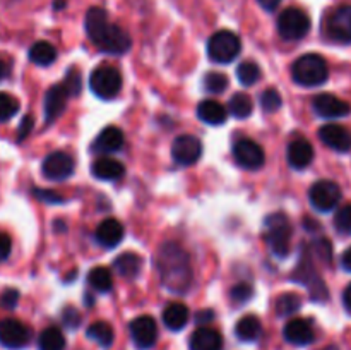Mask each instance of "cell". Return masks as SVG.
<instances>
[{
  "label": "cell",
  "mask_w": 351,
  "mask_h": 350,
  "mask_svg": "<svg viewBox=\"0 0 351 350\" xmlns=\"http://www.w3.org/2000/svg\"><path fill=\"white\" fill-rule=\"evenodd\" d=\"M156 270L165 287L173 294H185L192 285L191 257L182 246L167 242L158 249Z\"/></svg>",
  "instance_id": "1"
},
{
  "label": "cell",
  "mask_w": 351,
  "mask_h": 350,
  "mask_svg": "<svg viewBox=\"0 0 351 350\" xmlns=\"http://www.w3.org/2000/svg\"><path fill=\"white\" fill-rule=\"evenodd\" d=\"M84 27L89 40L106 54L122 55L129 51L130 45H132L129 33L117 24L110 23L108 14L101 7H91L86 12Z\"/></svg>",
  "instance_id": "2"
},
{
  "label": "cell",
  "mask_w": 351,
  "mask_h": 350,
  "mask_svg": "<svg viewBox=\"0 0 351 350\" xmlns=\"http://www.w3.org/2000/svg\"><path fill=\"white\" fill-rule=\"evenodd\" d=\"M293 229L285 213H273L264 222V240L271 253L278 257H287L291 250Z\"/></svg>",
  "instance_id": "3"
},
{
  "label": "cell",
  "mask_w": 351,
  "mask_h": 350,
  "mask_svg": "<svg viewBox=\"0 0 351 350\" xmlns=\"http://www.w3.org/2000/svg\"><path fill=\"white\" fill-rule=\"evenodd\" d=\"M291 75L297 84L305 88H315L328 81L329 67L324 57L317 54H307L297 58L291 67Z\"/></svg>",
  "instance_id": "4"
},
{
  "label": "cell",
  "mask_w": 351,
  "mask_h": 350,
  "mask_svg": "<svg viewBox=\"0 0 351 350\" xmlns=\"http://www.w3.org/2000/svg\"><path fill=\"white\" fill-rule=\"evenodd\" d=\"M242 41L233 31L221 30L213 34L208 41V55L215 64H230L239 57Z\"/></svg>",
  "instance_id": "5"
},
{
  "label": "cell",
  "mask_w": 351,
  "mask_h": 350,
  "mask_svg": "<svg viewBox=\"0 0 351 350\" xmlns=\"http://www.w3.org/2000/svg\"><path fill=\"white\" fill-rule=\"evenodd\" d=\"M89 88L98 98L110 100L115 98L122 89V74L117 67L103 64L91 72L89 78Z\"/></svg>",
  "instance_id": "6"
},
{
  "label": "cell",
  "mask_w": 351,
  "mask_h": 350,
  "mask_svg": "<svg viewBox=\"0 0 351 350\" xmlns=\"http://www.w3.org/2000/svg\"><path fill=\"white\" fill-rule=\"evenodd\" d=\"M311 31V17L298 7H288L278 17V33L283 40L297 41Z\"/></svg>",
  "instance_id": "7"
},
{
  "label": "cell",
  "mask_w": 351,
  "mask_h": 350,
  "mask_svg": "<svg viewBox=\"0 0 351 350\" xmlns=\"http://www.w3.org/2000/svg\"><path fill=\"white\" fill-rule=\"evenodd\" d=\"M29 326L24 325L23 321L14 318H7L0 321V345L9 350H21L29 345L31 342Z\"/></svg>",
  "instance_id": "8"
},
{
  "label": "cell",
  "mask_w": 351,
  "mask_h": 350,
  "mask_svg": "<svg viewBox=\"0 0 351 350\" xmlns=\"http://www.w3.org/2000/svg\"><path fill=\"white\" fill-rule=\"evenodd\" d=\"M341 189L332 180H317L315 184H312L311 191H308L311 205L322 213L335 209L341 201Z\"/></svg>",
  "instance_id": "9"
},
{
  "label": "cell",
  "mask_w": 351,
  "mask_h": 350,
  "mask_svg": "<svg viewBox=\"0 0 351 350\" xmlns=\"http://www.w3.org/2000/svg\"><path fill=\"white\" fill-rule=\"evenodd\" d=\"M326 33L336 43H351V5H341L329 14Z\"/></svg>",
  "instance_id": "10"
},
{
  "label": "cell",
  "mask_w": 351,
  "mask_h": 350,
  "mask_svg": "<svg viewBox=\"0 0 351 350\" xmlns=\"http://www.w3.org/2000/svg\"><path fill=\"white\" fill-rule=\"evenodd\" d=\"M233 158L245 170H259L266 161V153L256 141L243 137L233 146Z\"/></svg>",
  "instance_id": "11"
},
{
  "label": "cell",
  "mask_w": 351,
  "mask_h": 350,
  "mask_svg": "<svg viewBox=\"0 0 351 350\" xmlns=\"http://www.w3.org/2000/svg\"><path fill=\"white\" fill-rule=\"evenodd\" d=\"M75 170L74 158L65 151H53L41 163V174L48 180H65Z\"/></svg>",
  "instance_id": "12"
},
{
  "label": "cell",
  "mask_w": 351,
  "mask_h": 350,
  "mask_svg": "<svg viewBox=\"0 0 351 350\" xmlns=\"http://www.w3.org/2000/svg\"><path fill=\"white\" fill-rule=\"evenodd\" d=\"M202 154V143L199 137L191 136V134H182L171 144V158H173L175 163L189 165L197 163V160Z\"/></svg>",
  "instance_id": "13"
},
{
  "label": "cell",
  "mask_w": 351,
  "mask_h": 350,
  "mask_svg": "<svg viewBox=\"0 0 351 350\" xmlns=\"http://www.w3.org/2000/svg\"><path fill=\"white\" fill-rule=\"evenodd\" d=\"M130 338L139 350H147L156 343L158 325L151 316H139L129 326Z\"/></svg>",
  "instance_id": "14"
},
{
  "label": "cell",
  "mask_w": 351,
  "mask_h": 350,
  "mask_svg": "<svg viewBox=\"0 0 351 350\" xmlns=\"http://www.w3.org/2000/svg\"><path fill=\"white\" fill-rule=\"evenodd\" d=\"M293 280L300 281V283H304L305 287L308 288L312 301H326V299L329 297V292L328 288H326L324 281H322V278L315 273V270L312 268L307 256H305V259L302 261V263L298 264L297 270H295Z\"/></svg>",
  "instance_id": "15"
},
{
  "label": "cell",
  "mask_w": 351,
  "mask_h": 350,
  "mask_svg": "<svg viewBox=\"0 0 351 350\" xmlns=\"http://www.w3.org/2000/svg\"><path fill=\"white\" fill-rule=\"evenodd\" d=\"M314 112L322 119H341L351 113V105L345 100L338 98V96L331 95V93H321L312 102Z\"/></svg>",
  "instance_id": "16"
},
{
  "label": "cell",
  "mask_w": 351,
  "mask_h": 350,
  "mask_svg": "<svg viewBox=\"0 0 351 350\" xmlns=\"http://www.w3.org/2000/svg\"><path fill=\"white\" fill-rule=\"evenodd\" d=\"M283 338L288 343L297 347L311 345L315 338L314 326L308 319L305 318H293L285 325L283 328Z\"/></svg>",
  "instance_id": "17"
},
{
  "label": "cell",
  "mask_w": 351,
  "mask_h": 350,
  "mask_svg": "<svg viewBox=\"0 0 351 350\" xmlns=\"http://www.w3.org/2000/svg\"><path fill=\"white\" fill-rule=\"evenodd\" d=\"M319 139L331 150L339 153H348L351 150V134L346 127L339 124H326L319 129Z\"/></svg>",
  "instance_id": "18"
},
{
  "label": "cell",
  "mask_w": 351,
  "mask_h": 350,
  "mask_svg": "<svg viewBox=\"0 0 351 350\" xmlns=\"http://www.w3.org/2000/svg\"><path fill=\"white\" fill-rule=\"evenodd\" d=\"M287 158L291 167L297 170H304L314 161V146L305 137H297L288 144Z\"/></svg>",
  "instance_id": "19"
},
{
  "label": "cell",
  "mask_w": 351,
  "mask_h": 350,
  "mask_svg": "<svg viewBox=\"0 0 351 350\" xmlns=\"http://www.w3.org/2000/svg\"><path fill=\"white\" fill-rule=\"evenodd\" d=\"M69 93L65 91L64 84H55L45 95V120L47 124L55 122L64 113L67 106Z\"/></svg>",
  "instance_id": "20"
},
{
  "label": "cell",
  "mask_w": 351,
  "mask_h": 350,
  "mask_svg": "<svg viewBox=\"0 0 351 350\" xmlns=\"http://www.w3.org/2000/svg\"><path fill=\"white\" fill-rule=\"evenodd\" d=\"M95 239L99 246L106 249H113L119 246L123 239V225L115 218L103 220L95 232Z\"/></svg>",
  "instance_id": "21"
},
{
  "label": "cell",
  "mask_w": 351,
  "mask_h": 350,
  "mask_svg": "<svg viewBox=\"0 0 351 350\" xmlns=\"http://www.w3.org/2000/svg\"><path fill=\"white\" fill-rule=\"evenodd\" d=\"M123 132L117 126H108L98 134V137L93 143V151L98 154L117 153L123 146Z\"/></svg>",
  "instance_id": "22"
},
{
  "label": "cell",
  "mask_w": 351,
  "mask_h": 350,
  "mask_svg": "<svg viewBox=\"0 0 351 350\" xmlns=\"http://www.w3.org/2000/svg\"><path fill=\"white\" fill-rule=\"evenodd\" d=\"M189 347H191V350H221L223 336L218 329L201 326L192 333Z\"/></svg>",
  "instance_id": "23"
},
{
  "label": "cell",
  "mask_w": 351,
  "mask_h": 350,
  "mask_svg": "<svg viewBox=\"0 0 351 350\" xmlns=\"http://www.w3.org/2000/svg\"><path fill=\"white\" fill-rule=\"evenodd\" d=\"M197 117L209 126H223L228 119V110L216 100H204L197 105Z\"/></svg>",
  "instance_id": "24"
},
{
  "label": "cell",
  "mask_w": 351,
  "mask_h": 350,
  "mask_svg": "<svg viewBox=\"0 0 351 350\" xmlns=\"http://www.w3.org/2000/svg\"><path fill=\"white\" fill-rule=\"evenodd\" d=\"M91 172L99 180H119L125 174V167L115 158L101 156L93 163Z\"/></svg>",
  "instance_id": "25"
},
{
  "label": "cell",
  "mask_w": 351,
  "mask_h": 350,
  "mask_svg": "<svg viewBox=\"0 0 351 350\" xmlns=\"http://www.w3.org/2000/svg\"><path fill=\"white\" fill-rule=\"evenodd\" d=\"M189 307L182 302H171L163 309V323L171 331H180L189 323Z\"/></svg>",
  "instance_id": "26"
},
{
  "label": "cell",
  "mask_w": 351,
  "mask_h": 350,
  "mask_svg": "<svg viewBox=\"0 0 351 350\" xmlns=\"http://www.w3.org/2000/svg\"><path fill=\"white\" fill-rule=\"evenodd\" d=\"M237 338L242 342H256L261 335H263V323L257 316L247 314L239 319L235 326Z\"/></svg>",
  "instance_id": "27"
},
{
  "label": "cell",
  "mask_w": 351,
  "mask_h": 350,
  "mask_svg": "<svg viewBox=\"0 0 351 350\" xmlns=\"http://www.w3.org/2000/svg\"><path fill=\"white\" fill-rule=\"evenodd\" d=\"M113 268L119 271L120 277L136 278L143 270V257L136 253H122L113 261Z\"/></svg>",
  "instance_id": "28"
},
{
  "label": "cell",
  "mask_w": 351,
  "mask_h": 350,
  "mask_svg": "<svg viewBox=\"0 0 351 350\" xmlns=\"http://www.w3.org/2000/svg\"><path fill=\"white\" fill-rule=\"evenodd\" d=\"M89 340L98 343L103 349H108L112 347L113 340H115V333H113L112 325H108L106 321H95L88 326V331H86Z\"/></svg>",
  "instance_id": "29"
},
{
  "label": "cell",
  "mask_w": 351,
  "mask_h": 350,
  "mask_svg": "<svg viewBox=\"0 0 351 350\" xmlns=\"http://www.w3.org/2000/svg\"><path fill=\"white\" fill-rule=\"evenodd\" d=\"M29 60L33 64L41 65V67H47L57 60V48L48 41H36L29 48Z\"/></svg>",
  "instance_id": "30"
},
{
  "label": "cell",
  "mask_w": 351,
  "mask_h": 350,
  "mask_svg": "<svg viewBox=\"0 0 351 350\" xmlns=\"http://www.w3.org/2000/svg\"><path fill=\"white\" fill-rule=\"evenodd\" d=\"M88 285L93 288V290L106 294V292L112 290L113 287L112 271H110L106 266L93 268L88 275Z\"/></svg>",
  "instance_id": "31"
},
{
  "label": "cell",
  "mask_w": 351,
  "mask_h": 350,
  "mask_svg": "<svg viewBox=\"0 0 351 350\" xmlns=\"http://www.w3.org/2000/svg\"><path fill=\"white\" fill-rule=\"evenodd\" d=\"M38 349L40 350H64L65 336L60 328L57 326H48L40 333L38 338Z\"/></svg>",
  "instance_id": "32"
},
{
  "label": "cell",
  "mask_w": 351,
  "mask_h": 350,
  "mask_svg": "<svg viewBox=\"0 0 351 350\" xmlns=\"http://www.w3.org/2000/svg\"><path fill=\"white\" fill-rule=\"evenodd\" d=\"M254 102L247 93H235L228 102V112L235 119H247L252 115Z\"/></svg>",
  "instance_id": "33"
},
{
  "label": "cell",
  "mask_w": 351,
  "mask_h": 350,
  "mask_svg": "<svg viewBox=\"0 0 351 350\" xmlns=\"http://www.w3.org/2000/svg\"><path fill=\"white\" fill-rule=\"evenodd\" d=\"M302 307V301L297 294L293 292H287V294H281L280 297L274 302V311L278 316L285 318V316H291Z\"/></svg>",
  "instance_id": "34"
},
{
  "label": "cell",
  "mask_w": 351,
  "mask_h": 350,
  "mask_svg": "<svg viewBox=\"0 0 351 350\" xmlns=\"http://www.w3.org/2000/svg\"><path fill=\"white\" fill-rule=\"evenodd\" d=\"M263 75L259 65L252 60H245L237 67V78H239L240 84L243 86H254Z\"/></svg>",
  "instance_id": "35"
},
{
  "label": "cell",
  "mask_w": 351,
  "mask_h": 350,
  "mask_svg": "<svg viewBox=\"0 0 351 350\" xmlns=\"http://www.w3.org/2000/svg\"><path fill=\"white\" fill-rule=\"evenodd\" d=\"M228 88V78L221 72H208L204 75V89L211 95H219Z\"/></svg>",
  "instance_id": "36"
},
{
  "label": "cell",
  "mask_w": 351,
  "mask_h": 350,
  "mask_svg": "<svg viewBox=\"0 0 351 350\" xmlns=\"http://www.w3.org/2000/svg\"><path fill=\"white\" fill-rule=\"evenodd\" d=\"M19 112V102L9 93H0V122H7Z\"/></svg>",
  "instance_id": "37"
},
{
  "label": "cell",
  "mask_w": 351,
  "mask_h": 350,
  "mask_svg": "<svg viewBox=\"0 0 351 350\" xmlns=\"http://www.w3.org/2000/svg\"><path fill=\"white\" fill-rule=\"evenodd\" d=\"M335 229L341 235H351V205H345L336 211Z\"/></svg>",
  "instance_id": "38"
},
{
  "label": "cell",
  "mask_w": 351,
  "mask_h": 350,
  "mask_svg": "<svg viewBox=\"0 0 351 350\" xmlns=\"http://www.w3.org/2000/svg\"><path fill=\"white\" fill-rule=\"evenodd\" d=\"M64 88L65 91L69 93V96H77L82 89V78H81V72L77 71L75 67L69 69L67 74H65L64 79Z\"/></svg>",
  "instance_id": "39"
},
{
  "label": "cell",
  "mask_w": 351,
  "mask_h": 350,
  "mask_svg": "<svg viewBox=\"0 0 351 350\" xmlns=\"http://www.w3.org/2000/svg\"><path fill=\"white\" fill-rule=\"evenodd\" d=\"M281 105H283V100H281V95L276 89H266L261 95V106H263L264 112H278Z\"/></svg>",
  "instance_id": "40"
},
{
  "label": "cell",
  "mask_w": 351,
  "mask_h": 350,
  "mask_svg": "<svg viewBox=\"0 0 351 350\" xmlns=\"http://www.w3.org/2000/svg\"><path fill=\"white\" fill-rule=\"evenodd\" d=\"M254 297V288L249 283H239L232 288L230 292V299H232L235 304H245L250 299Z\"/></svg>",
  "instance_id": "41"
},
{
  "label": "cell",
  "mask_w": 351,
  "mask_h": 350,
  "mask_svg": "<svg viewBox=\"0 0 351 350\" xmlns=\"http://www.w3.org/2000/svg\"><path fill=\"white\" fill-rule=\"evenodd\" d=\"M34 196L43 202H48V205H62L65 201L64 196L55 191H50V189H34Z\"/></svg>",
  "instance_id": "42"
},
{
  "label": "cell",
  "mask_w": 351,
  "mask_h": 350,
  "mask_svg": "<svg viewBox=\"0 0 351 350\" xmlns=\"http://www.w3.org/2000/svg\"><path fill=\"white\" fill-rule=\"evenodd\" d=\"M19 302V292L16 288H7L2 295H0V305L5 309H14Z\"/></svg>",
  "instance_id": "43"
},
{
  "label": "cell",
  "mask_w": 351,
  "mask_h": 350,
  "mask_svg": "<svg viewBox=\"0 0 351 350\" xmlns=\"http://www.w3.org/2000/svg\"><path fill=\"white\" fill-rule=\"evenodd\" d=\"M62 319H64V325L67 326V328L75 329L79 326V323H81V314L77 312V309L67 307V309H64Z\"/></svg>",
  "instance_id": "44"
},
{
  "label": "cell",
  "mask_w": 351,
  "mask_h": 350,
  "mask_svg": "<svg viewBox=\"0 0 351 350\" xmlns=\"http://www.w3.org/2000/svg\"><path fill=\"white\" fill-rule=\"evenodd\" d=\"M314 249L317 250V254H319V257H321V259L331 261L332 247H331V242H329L328 239L314 240Z\"/></svg>",
  "instance_id": "45"
},
{
  "label": "cell",
  "mask_w": 351,
  "mask_h": 350,
  "mask_svg": "<svg viewBox=\"0 0 351 350\" xmlns=\"http://www.w3.org/2000/svg\"><path fill=\"white\" fill-rule=\"evenodd\" d=\"M33 126H34V119H33V117H31V115H24L23 120H21L19 129H17V139H19V141L26 139V137L31 134V130H33Z\"/></svg>",
  "instance_id": "46"
},
{
  "label": "cell",
  "mask_w": 351,
  "mask_h": 350,
  "mask_svg": "<svg viewBox=\"0 0 351 350\" xmlns=\"http://www.w3.org/2000/svg\"><path fill=\"white\" fill-rule=\"evenodd\" d=\"M10 250H12V240L7 233H0V263L9 257Z\"/></svg>",
  "instance_id": "47"
},
{
  "label": "cell",
  "mask_w": 351,
  "mask_h": 350,
  "mask_svg": "<svg viewBox=\"0 0 351 350\" xmlns=\"http://www.w3.org/2000/svg\"><path fill=\"white\" fill-rule=\"evenodd\" d=\"M213 318H215L213 311H199L197 314H195V321H197V325H202V323L213 321Z\"/></svg>",
  "instance_id": "48"
},
{
  "label": "cell",
  "mask_w": 351,
  "mask_h": 350,
  "mask_svg": "<svg viewBox=\"0 0 351 350\" xmlns=\"http://www.w3.org/2000/svg\"><path fill=\"white\" fill-rule=\"evenodd\" d=\"M341 268L345 271H350L351 273V247H348V249L343 253L341 256Z\"/></svg>",
  "instance_id": "49"
},
{
  "label": "cell",
  "mask_w": 351,
  "mask_h": 350,
  "mask_svg": "<svg viewBox=\"0 0 351 350\" xmlns=\"http://www.w3.org/2000/svg\"><path fill=\"white\" fill-rule=\"evenodd\" d=\"M257 2H259V5L263 7L264 10H274L280 5L281 0H257Z\"/></svg>",
  "instance_id": "50"
},
{
  "label": "cell",
  "mask_w": 351,
  "mask_h": 350,
  "mask_svg": "<svg viewBox=\"0 0 351 350\" xmlns=\"http://www.w3.org/2000/svg\"><path fill=\"white\" fill-rule=\"evenodd\" d=\"M343 304H345V309L351 314V283L343 292Z\"/></svg>",
  "instance_id": "51"
},
{
  "label": "cell",
  "mask_w": 351,
  "mask_h": 350,
  "mask_svg": "<svg viewBox=\"0 0 351 350\" xmlns=\"http://www.w3.org/2000/svg\"><path fill=\"white\" fill-rule=\"evenodd\" d=\"M5 74H7V65H5V62L0 60V81H2L3 75Z\"/></svg>",
  "instance_id": "52"
},
{
  "label": "cell",
  "mask_w": 351,
  "mask_h": 350,
  "mask_svg": "<svg viewBox=\"0 0 351 350\" xmlns=\"http://www.w3.org/2000/svg\"><path fill=\"white\" fill-rule=\"evenodd\" d=\"M65 7V0H55V3H53V9H64Z\"/></svg>",
  "instance_id": "53"
}]
</instances>
